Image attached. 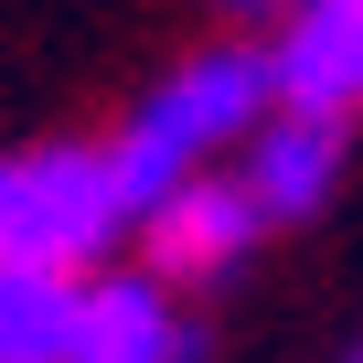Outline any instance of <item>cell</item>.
<instances>
[{"mask_svg": "<svg viewBox=\"0 0 363 363\" xmlns=\"http://www.w3.org/2000/svg\"><path fill=\"white\" fill-rule=\"evenodd\" d=\"M267 118H278L267 43L225 33V43H203V54H182V65H171L139 107H128V128L107 139V160H118V182H128V214H150L171 182H193V171L235 160Z\"/></svg>", "mask_w": 363, "mask_h": 363, "instance_id": "6da1fadb", "label": "cell"}, {"mask_svg": "<svg viewBox=\"0 0 363 363\" xmlns=\"http://www.w3.org/2000/svg\"><path fill=\"white\" fill-rule=\"evenodd\" d=\"M118 235H139V214H128V182H118L107 139L0 150V267H75V278H96Z\"/></svg>", "mask_w": 363, "mask_h": 363, "instance_id": "7a4b0ae2", "label": "cell"}, {"mask_svg": "<svg viewBox=\"0 0 363 363\" xmlns=\"http://www.w3.org/2000/svg\"><path fill=\"white\" fill-rule=\"evenodd\" d=\"M257 235H267V214L246 203V182L235 171H193V182H171V193L139 214V267L171 299H193V289H225Z\"/></svg>", "mask_w": 363, "mask_h": 363, "instance_id": "3957f363", "label": "cell"}, {"mask_svg": "<svg viewBox=\"0 0 363 363\" xmlns=\"http://www.w3.org/2000/svg\"><path fill=\"white\" fill-rule=\"evenodd\" d=\"M267 75H278V107L352 128L363 118V0H299L267 33Z\"/></svg>", "mask_w": 363, "mask_h": 363, "instance_id": "277c9868", "label": "cell"}, {"mask_svg": "<svg viewBox=\"0 0 363 363\" xmlns=\"http://www.w3.org/2000/svg\"><path fill=\"white\" fill-rule=\"evenodd\" d=\"M342 160H352V139H342V118H310V107H278L246 150H235V182H246V203L267 214V225H310L331 193H342Z\"/></svg>", "mask_w": 363, "mask_h": 363, "instance_id": "5b68a950", "label": "cell"}, {"mask_svg": "<svg viewBox=\"0 0 363 363\" xmlns=\"http://www.w3.org/2000/svg\"><path fill=\"white\" fill-rule=\"evenodd\" d=\"M75 363H203V331L150 267H96L75 310Z\"/></svg>", "mask_w": 363, "mask_h": 363, "instance_id": "8992f818", "label": "cell"}, {"mask_svg": "<svg viewBox=\"0 0 363 363\" xmlns=\"http://www.w3.org/2000/svg\"><path fill=\"white\" fill-rule=\"evenodd\" d=\"M75 267H0V363H75Z\"/></svg>", "mask_w": 363, "mask_h": 363, "instance_id": "52a82bcc", "label": "cell"}, {"mask_svg": "<svg viewBox=\"0 0 363 363\" xmlns=\"http://www.w3.org/2000/svg\"><path fill=\"white\" fill-rule=\"evenodd\" d=\"M289 11H299V0H225V22H246V33H257V43H267V33H278V22H289Z\"/></svg>", "mask_w": 363, "mask_h": 363, "instance_id": "ba28073f", "label": "cell"}, {"mask_svg": "<svg viewBox=\"0 0 363 363\" xmlns=\"http://www.w3.org/2000/svg\"><path fill=\"white\" fill-rule=\"evenodd\" d=\"M352 363H363V352H352Z\"/></svg>", "mask_w": 363, "mask_h": 363, "instance_id": "9c48e42d", "label": "cell"}]
</instances>
